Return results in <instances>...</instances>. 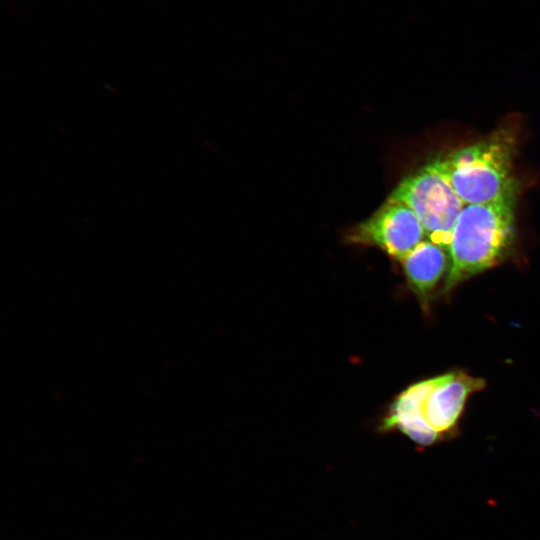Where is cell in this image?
<instances>
[{"instance_id": "cell-7", "label": "cell", "mask_w": 540, "mask_h": 540, "mask_svg": "<svg viewBox=\"0 0 540 540\" xmlns=\"http://www.w3.org/2000/svg\"><path fill=\"white\" fill-rule=\"evenodd\" d=\"M447 252L442 246L425 239L401 260L408 285L425 309L437 283L449 270L450 256Z\"/></svg>"}, {"instance_id": "cell-1", "label": "cell", "mask_w": 540, "mask_h": 540, "mask_svg": "<svg viewBox=\"0 0 540 540\" xmlns=\"http://www.w3.org/2000/svg\"><path fill=\"white\" fill-rule=\"evenodd\" d=\"M514 206L515 192L463 207L449 246L445 292L504 258L514 239Z\"/></svg>"}, {"instance_id": "cell-4", "label": "cell", "mask_w": 540, "mask_h": 540, "mask_svg": "<svg viewBox=\"0 0 540 540\" xmlns=\"http://www.w3.org/2000/svg\"><path fill=\"white\" fill-rule=\"evenodd\" d=\"M346 238L350 243L379 247L403 260L426 239V234L409 206L388 199L370 218L353 227Z\"/></svg>"}, {"instance_id": "cell-3", "label": "cell", "mask_w": 540, "mask_h": 540, "mask_svg": "<svg viewBox=\"0 0 540 540\" xmlns=\"http://www.w3.org/2000/svg\"><path fill=\"white\" fill-rule=\"evenodd\" d=\"M388 199L409 206L422 224L426 239L449 252L453 228L465 204L441 175L426 164L405 177Z\"/></svg>"}, {"instance_id": "cell-5", "label": "cell", "mask_w": 540, "mask_h": 540, "mask_svg": "<svg viewBox=\"0 0 540 540\" xmlns=\"http://www.w3.org/2000/svg\"><path fill=\"white\" fill-rule=\"evenodd\" d=\"M444 375L420 381L403 391L393 402L381 429L397 428L416 444L428 446L439 439V434L423 416V406L432 390Z\"/></svg>"}, {"instance_id": "cell-6", "label": "cell", "mask_w": 540, "mask_h": 540, "mask_svg": "<svg viewBox=\"0 0 540 540\" xmlns=\"http://www.w3.org/2000/svg\"><path fill=\"white\" fill-rule=\"evenodd\" d=\"M484 386L483 379L464 373L444 374L424 403V418L440 436L447 433L455 426L467 397Z\"/></svg>"}, {"instance_id": "cell-2", "label": "cell", "mask_w": 540, "mask_h": 540, "mask_svg": "<svg viewBox=\"0 0 540 540\" xmlns=\"http://www.w3.org/2000/svg\"><path fill=\"white\" fill-rule=\"evenodd\" d=\"M512 150L511 140L497 135L453 150L428 165L465 205L485 203L515 192Z\"/></svg>"}]
</instances>
